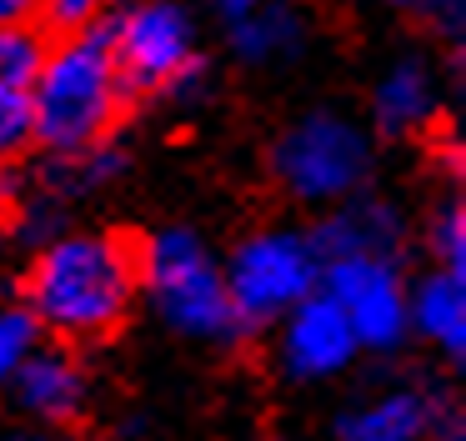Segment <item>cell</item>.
<instances>
[{"label":"cell","instance_id":"obj_1","mask_svg":"<svg viewBox=\"0 0 466 441\" xmlns=\"http://www.w3.org/2000/svg\"><path fill=\"white\" fill-rule=\"evenodd\" d=\"M141 291V256L121 236H66L25 276L31 321L66 341L111 336Z\"/></svg>","mask_w":466,"mask_h":441},{"label":"cell","instance_id":"obj_2","mask_svg":"<svg viewBox=\"0 0 466 441\" xmlns=\"http://www.w3.org/2000/svg\"><path fill=\"white\" fill-rule=\"evenodd\" d=\"M126 96V76L111 56V36L81 30L61 50H46L31 80L35 140L51 150H81L106 140Z\"/></svg>","mask_w":466,"mask_h":441},{"label":"cell","instance_id":"obj_3","mask_svg":"<svg viewBox=\"0 0 466 441\" xmlns=\"http://www.w3.org/2000/svg\"><path fill=\"white\" fill-rule=\"evenodd\" d=\"M141 286L151 291L156 311L186 336H226L236 326L226 276L186 231H166L141 251Z\"/></svg>","mask_w":466,"mask_h":441},{"label":"cell","instance_id":"obj_4","mask_svg":"<svg viewBox=\"0 0 466 441\" xmlns=\"http://www.w3.org/2000/svg\"><path fill=\"white\" fill-rule=\"evenodd\" d=\"M371 170V140L346 116L316 110L276 140V180L296 200H346Z\"/></svg>","mask_w":466,"mask_h":441},{"label":"cell","instance_id":"obj_5","mask_svg":"<svg viewBox=\"0 0 466 441\" xmlns=\"http://www.w3.org/2000/svg\"><path fill=\"white\" fill-rule=\"evenodd\" d=\"M321 281V251L296 231H261L241 241L226 271L236 321H271L286 316L301 296H311Z\"/></svg>","mask_w":466,"mask_h":441},{"label":"cell","instance_id":"obj_6","mask_svg":"<svg viewBox=\"0 0 466 441\" xmlns=\"http://www.w3.org/2000/svg\"><path fill=\"white\" fill-rule=\"evenodd\" d=\"M196 30L191 15L171 0H151L121 15L111 36V56L121 66L126 86H146V90H186L196 80Z\"/></svg>","mask_w":466,"mask_h":441},{"label":"cell","instance_id":"obj_7","mask_svg":"<svg viewBox=\"0 0 466 441\" xmlns=\"http://www.w3.org/2000/svg\"><path fill=\"white\" fill-rule=\"evenodd\" d=\"M326 296L346 311L356 331V346H396L406 331V291L401 276L386 256L356 251V256H331L326 261Z\"/></svg>","mask_w":466,"mask_h":441},{"label":"cell","instance_id":"obj_8","mask_svg":"<svg viewBox=\"0 0 466 441\" xmlns=\"http://www.w3.org/2000/svg\"><path fill=\"white\" fill-rule=\"evenodd\" d=\"M281 356L296 376H331V371H341L356 356L351 321L326 291H311V296H301L286 311Z\"/></svg>","mask_w":466,"mask_h":441},{"label":"cell","instance_id":"obj_9","mask_svg":"<svg viewBox=\"0 0 466 441\" xmlns=\"http://www.w3.org/2000/svg\"><path fill=\"white\" fill-rule=\"evenodd\" d=\"M371 116H376V130H386V136H416V130L436 116V80H431V70H426L416 56L396 60V66L376 80Z\"/></svg>","mask_w":466,"mask_h":441},{"label":"cell","instance_id":"obj_10","mask_svg":"<svg viewBox=\"0 0 466 441\" xmlns=\"http://www.w3.org/2000/svg\"><path fill=\"white\" fill-rule=\"evenodd\" d=\"M15 381H21V401L46 421L76 416L81 401H86L81 366H76L71 356H61V351H46V356H31V351H25V361L15 366Z\"/></svg>","mask_w":466,"mask_h":441},{"label":"cell","instance_id":"obj_11","mask_svg":"<svg viewBox=\"0 0 466 441\" xmlns=\"http://www.w3.org/2000/svg\"><path fill=\"white\" fill-rule=\"evenodd\" d=\"M406 321L426 331L441 351H461L466 336V291H461V271H436L416 286V296H406Z\"/></svg>","mask_w":466,"mask_h":441},{"label":"cell","instance_id":"obj_12","mask_svg":"<svg viewBox=\"0 0 466 441\" xmlns=\"http://www.w3.org/2000/svg\"><path fill=\"white\" fill-rule=\"evenodd\" d=\"M301 40H306L301 20H296L281 0L256 5V10H246V15H231V46H236V56L251 60V66L291 60L296 50H301Z\"/></svg>","mask_w":466,"mask_h":441},{"label":"cell","instance_id":"obj_13","mask_svg":"<svg viewBox=\"0 0 466 441\" xmlns=\"http://www.w3.org/2000/svg\"><path fill=\"white\" fill-rule=\"evenodd\" d=\"M396 241V216L386 206H346L316 231L311 246L326 251V256H356V251H376L386 256Z\"/></svg>","mask_w":466,"mask_h":441},{"label":"cell","instance_id":"obj_14","mask_svg":"<svg viewBox=\"0 0 466 441\" xmlns=\"http://www.w3.org/2000/svg\"><path fill=\"white\" fill-rule=\"evenodd\" d=\"M426 431V401L411 391H391V396L371 401L366 411L341 421V441H416Z\"/></svg>","mask_w":466,"mask_h":441},{"label":"cell","instance_id":"obj_15","mask_svg":"<svg viewBox=\"0 0 466 441\" xmlns=\"http://www.w3.org/2000/svg\"><path fill=\"white\" fill-rule=\"evenodd\" d=\"M31 140H35L31 86H5V80H0V160L21 156Z\"/></svg>","mask_w":466,"mask_h":441},{"label":"cell","instance_id":"obj_16","mask_svg":"<svg viewBox=\"0 0 466 441\" xmlns=\"http://www.w3.org/2000/svg\"><path fill=\"white\" fill-rule=\"evenodd\" d=\"M41 40L25 26H0V80L5 86H31L41 70Z\"/></svg>","mask_w":466,"mask_h":441},{"label":"cell","instance_id":"obj_17","mask_svg":"<svg viewBox=\"0 0 466 441\" xmlns=\"http://www.w3.org/2000/svg\"><path fill=\"white\" fill-rule=\"evenodd\" d=\"M31 336H35L31 311H0V381L15 376V366L31 351Z\"/></svg>","mask_w":466,"mask_h":441},{"label":"cell","instance_id":"obj_18","mask_svg":"<svg viewBox=\"0 0 466 441\" xmlns=\"http://www.w3.org/2000/svg\"><path fill=\"white\" fill-rule=\"evenodd\" d=\"M436 251H441V261H446V271H461V251H466V241H461V206H446L441 216H436Z\"/></svg>","mask_w":466,"mask_h":441},{"label":"cell","instance_id":"obj_19","mask_svg":"<svg viewBox=\"0 0 466 441\" xmlns=\"http://www.w3.org/2000/svg\"><path fill=\"white\" fill-rule=\"evenodd\" d=\"M101 5H106V0H41V10H46V15H51L61 30H86Z\"/></svg>","mask_w":466,"mask_h":441},{"label":"cell","instance_id":"obj_20","mask_svg":"<svg viewBox=\"0 0 466 441\" xmlns=\"http://www.w3.org/2000/svg\"><path fill=\"white\" fill-rule=\"evenodd\" d=\"M391 5L406 10V15H431V20H441L446 30L461 26V0H391Z\"/></svg>","mask_w":466,"mask_h":441},{"label":"cell","instance_id":"obj_21","mask_svg":"<svg viewBox=\"0 0 466 441\" xmlns=\"http://www.w3.org/2000/svg\"><path fill=\"white\" fill-rule=\"evenodd\" d=\"M41 10V0H0V26H25Z\"/></svg>","mask_w":466,"mask_h":441},{"label":"cell","instance_id":"obj_22","mask_svg":"<svg viewBox=\"0 0 466 441\" xmlns=\"http://www.w3.org/2000/svg\"><path fill=\"white\" fill-rule=\"evenodd\" d=\"M256 5H271V0H221L226 15H246V10H256Z\"/></svg>","mask_w":466,"mask_h":441},{"label":"cell","instance_id":"obj_23","mask_svg":"<svg viewBox=\"0 0 466 441\" xmlns=\"http://www.w3.org/2000/svg\"><path fill=\"white\" fill-rule=\"evenodd\" d=\"M25 441H56V436H25Z\"/></svg>","mask_w":466,"mask_h":441},{"label":"cell","instance_id":"obj_24","mask_svg":"<svg viewBox=\"0 0 466 441\" xmlns=\"http://www.w3.org/2000/svg\"><path fill=\"white\" fill-rule=\"evenodd\" d=\"M0 200H5V180H0Z\"/></svg>","mask_w":466,"mask_h":441}]
</instances>
